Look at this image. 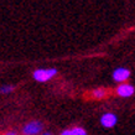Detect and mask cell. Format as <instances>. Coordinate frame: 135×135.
<instances>
[{"label": "cell", "mask_w": 135, "mask_h": 135, "mask_svg": "<svg viewBox=\"0 0 135 135\" xmlns=\"http://www.w3.org/2000/svg\"><path fill=\"white\" fill-rule=\"evenodd\" d=\"M57 74L56 68H38L33 72V78L37 82H47Z\"/></svg>", "instance_id": "1"}, {"label": "cell", "mask_w": 135, "mask_h": 135, "mask_svg": "<svg viewBox=\"0 0 135 135\" xmlns=\"http://www.w3.org/2000/svg\"><path fill=\"white\" fill-rule=\"evenodd\" d=\"M42 124L40 122H30L22 128V134L24 135H37L42 131Z\"/></svg>", "instance_id": "2"}, {"label": "cell", "mask_w": 135, "mask_h": 135, "mask_svg": "<svg viewBox=\"0 0 135 135\" xmlns=\"http://www.w3.org/2000/svg\"><path fill=\"white\" fill-rule=\"evenodd\" d=\"M129 77H130V71L128 68H124V67H119L113 72V79L115 82L125 83V81Z\"/></svg>", "instance_id": "3"}, {"label": "cell", "mask_w": 135, "mask_h": 135, "mask_svg": "<svg viewBox=\"0 0 135 135\" xmlns=\"http://www.w3.org/2000/svg\"><path fill=\"white\" fill-rule=\"evenodd\" d=\"M117 123H118V117L115 114H113V113H105L100 118V124L104 128H108V129L115 127Z\"/></svg>", "instance_id": "4"}, {"label": "cell", "mask_w": 135, "mask_h": 135, "mask_svg": "<svg viewBox=\"0 0 135 135\" xmlns=\"http://www.w3.org/2000/svg\"><path fill=\"white\" fill-rule=\"evenodd\" d=\"M135 89L134 87L131 86V84H128V83H120L117 88V93L118 95L120 97H123V98H128V97H131L133 94H134Z\"/></svg>", "instance_id": "5"}, {"label": "cell", "mask_w": 135, "mask_h": 135, "mask_svg": "<svg viewBox=\"0 0 135 135\" xmlns=\"http://www.w3.org/2000/svg\"><path fill=\"white\" fill-rule=\"evenodd\" d=\"M61 135H87V131L81 127H74L72 129H66L61 133Z\"/></svg>", "instance_id": "6"}, {"label": "cell", "mask_w": 135, "mask_h": 135, "mask_svg": "<svg viewBox=\"0 0 135 135\" xmlns=\"http://www.w3.org/2000/svg\"><path fill=\"white\" fill-rule=\"evenodd\" d=\"M92 95H93V98H95V99H102L107 95V92L103 89V88H98V89L93 90Z\"/></svg>", "instance_id": "7"}, {"label": "cell", "mask_w": 135, "mask_h": 135, "mask_svg": "<svg viewBox=\"0 0 135 135\" xmlns=\"http://www.w3.org/2000/svg\"><path fill=\"white\" fill-rule=\"evenodd\" d=\"M14 90V86H3L0 88V93L1 94H8Z\"/></svg>", "instance_id": "8"}, {"label": "cell", "mask_w": 135, "mask_h": 135, "mask_svg": "<svg viewBox=\"0 0 135 135\" xmlns=\"http://www.w3.org/2000/svg\"><path fill=\"white\" fill-rule=\"evenodd\" d=\"M5 135H16L15 133H8V134H5Z\"/></svg>", "instance_id": "9"}, {"label": "cell", "mask_w": 135, "mask_h": 135, "mask_svg": "<svg viewBox=\"0 0 135 135\" xmlns=\"http://www.w3.org/2000/svg\"><path fill=\"white\" fill-rule=\"evenodd\" d=\"M42 135H51V134H49V133H46V134H42Z\"/></svg>", "instance_id": "10"}]
</instances>
